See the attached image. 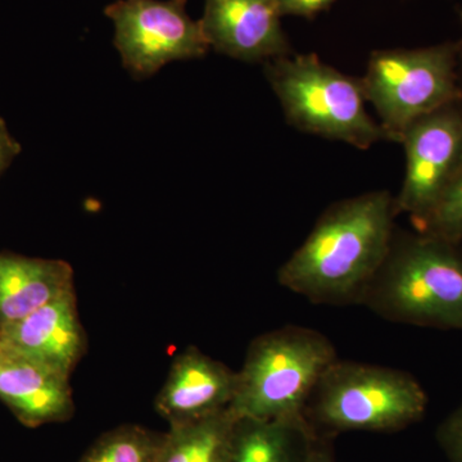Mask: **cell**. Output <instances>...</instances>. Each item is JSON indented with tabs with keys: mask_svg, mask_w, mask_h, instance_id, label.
<instances>
[{
	"mask_svg": "<svg viewBox=\"0 0 462 462\" xmlns=\"http://www.w3.org/2000/svg\"><path fill=\"white\" fill-rule=\"evenodd\" d=\"M282 17H300L311 20L328 11L337 0H278Z\"/></svg>",
	"mask_w": 462,
	"mask_h": 462,
	"instance_id": "obj_19",
	"label": "cell"
},
{
	"mask_svg": "<svg viewBox=\"0 0 462 462\" xmlns=\"http://www.w3.org/2000/svg\"><path fill=\"white\" fill-rule=\"evenodd\" d=\"M312 434L309 421L238 419L229 462H302Z\"/></svg>",
	"mask_w": 462,
	"mask_h": 462,
	"instance_id": "obj_14",
	"label": "cell"
},
{
	"mask_svg": "<svg viewBox=\"0 0 462 462\" xmlns=\"http://www.w3.org/2000/svg\"><path fill=\"white\" fill-rule=\"evenodd\" d=\"M163 437L138 425H125L100 437L79 462H157Z\"/></svg>",
	"mask_w": 462,
	"mask_h": 462,
	"instance_id": "obj_16",
	"label": "cell"
},
{
	"mask_svg": "<svg viewBox=\"0 0 462 462\" xmlns=\"http://www.w3.org/2000/svg\"><path fill=\"white\" fill-rule=\"evenodd\" d=\"M361 305L398 324L462 331L461 243L396 229Z\"/></svg>",
	"mask_w": 462,
	"mask_h": 462,
	"instance_id": "obj_2",
	"label": "cell"
},
{
	"mask_svg": "<svg viewBox=\"0 0 462 462\" xmlns=\"http://www.w3.org/2000/svg\"><path fill=\"white\" fill-rule=\"evenodd\" d=\"M105 14L114 23L123 65L134 78H149L167 63L199 60L211 50L199 20L188 14L187 0H117Z\"/></svg>",
	"mask_w": 462,
	"mask_h": 462,
	"instance_id": "obj_7",
	"label": "cell"
},
{
	"mask_svg": "<svg viewBox=\"0 0 462 462\" xmlns=\"http://www.w3.org/2000/svg\"><path fill=\"white\" fill-rule=\"evenodd\" d=\"M460 50L458 39L430 47L378 50L370 54L361 84L389 142L400 144L413 121L461 99Z\"/></svg>",
	"mask_w": 462,
	"mask_h": 462,
	"instance_id": "obj_6",
	"label": "cell"
},
{
	"mask_svg": "<svg viewBox=\"0 0 462 462\" xmlns=\"http://www.w3.org/2000/svg\"><path fill=\"white\" fill-rule=\"evenodd\" d=\"M238 419L225 410L170 427L157 462H229Z\"/></svg>",
	"mask_w": 462,
	"mask_h": 462,
	"instance_id": "obj_15",
	"label": "cell"
},
{
	"mask_svg": "<svg viewBox=\"0 0 462 462\" xmlns=\"http://www.w3.org/2000/svg\"><path fill=\"white\" fill-rule=\"evenodd\" d=\"M238 385V372L209 357L196 346L173 358L154 407L170 427L230 409Z\"/></svg>",
	"mask_w": 462,
	"mask_h": 462,
	"instance_id": "obj_10",
	"label": "cell"
},
{
	"mask_svg": "<svg viewBox=\"0 0 462 462\" xmlns=\"http://www.w3.org/2000/svg\"><path fill=\"white\" fill-rule=\"evenodd\" d=\"M460 58H458V83H460L461 102H462V36H461Z\"/></svg>",
	"mask_w": 462,
	"mask_h": 462,
	"instance_id": "obj_22",
	"label": "cell"
},
{
	"mask_svg": "<svg viewBox=\"0 0 462 462\" xmlns=\"http://www.w3.org/2000/svg\"><path fill=\"white\" fill-rule=\"evenodd\" d=\"M74 291V270L66 261L0 252V328Z\"/></svg>",
	"mask_w": 462,
	"mask_h": 462,
	"instance_id": "obj_13",
	"label": "cell"
},
{
	"mask_svg": "<svg viewBox=\"0 0 462 462\" xmlns=\"http://www.w3.org/2000/svg\"><path fill=\"white\" fill-rule=\"evenodd\" d=\"M0 345L71 378L87 349L75 291L0 328Z\"/></svg>",
	"mask_w": 462,
	"mask_h": 462,
	"instance_id": "obj_11",
	"label": "cell"
},
{
	"mask_svg": "<svg viewBox=\"0 0 462 462\" xmlns=\"http://www.w3.org/2000/svg\"><path fill=\"white\" fill-rule=\"evenodd\" d=\"M264 76L294 129L369 149L389 142L366 108L363 84L316 54L291 53L263 63Z\"/></svg>",
	"mask_w": 462,
	"mask_h": 462,
	"instance_id": "obj_4",
	"label": "cell"
},
{
	"mask_svg": "<svg viewBox=\"0 0 462 462\" xmlns=\"http://www.w3.org/2000/svg\"><path fill=\"white\" fill-rule=\"evenodd\" d=\"M406 170L396 196L398 215L413 227L424 223L462 166V102L449 103L413 121L401 138Z\"/></svg>",
	"mask_w": 462,
	"mask_h": 462,
	"instance_id": "obj_8",
	"label": "cell"
},
{
	"mask_svg": "<svg viewBox=\"0 0 462 462\" xmlns=\"http://www.w3.org/2000/svg\"><path fill=\"white\" fill-rule=\"evenodd\" d=\"M428 396L411 374L337 358L316 385L307 418L334 431H392L421 420Z\"/></svg>",
	"mask_w": 462,
	"mask_h": 462,
	"instance_id": "obj_5",
	"label": "cell"
},
{
	"mask_svg": "<svg viewBox=\"0 0 462 462\" xmlns=\"http://www.w3.org/2000/svg\"><path fill=\"white\" fill-rule=\"evenodd\" d=\"M282 18L278 0H205L199 23L211 50L266 63L293 53Z\"/></svg>",
	"mask_w": 462,
	"mask_h": 462,
	"instance_id": "obj_9",
	"label": "cell"
},
{
	"mask_svg": "<svg viewBox=\"0 0 462 462\" xmlns=\"http://www.w3.org/2000/svg\"><path fill=\"white\" fill-rule=\"evenodd\" d=\"M20 153V143L9 132L5 121L0 117V178Z\"/></svg>",
	"mask_w": 462,
	"mask_h": 462,
	"instance_id": "obj_20",
	"label": "cell"
},
{
	"mask_svg": "<svg viewBox=\"0 0 462 462\" xmlns=\"http://www.w3.org/2000/svg\"><path fill=\"white\" fill-rule=\"evenodd\" d=\"M413 229L462 245V166L424 223Z\"/></svg>",
	"mask_w": 462,
	"mask_h": 462,
	"instance_id": "obj_17",
	"label": "cell"
},
{
	"mask_svg": "<svg viewBox=\"0 0 462 462\" xmlns=\"http://www.w3.org/2000/svg\"><path fill=\"white\" fill-rule=\"evenodd\" d=\"M396 197L369 191L333 203L282 264V287L315 305H361L396 231Z\"/></svg>",
	"mask_w": 462,
	"mask_h": 462,
	"instance_id": "obj_1",
	"label": "cell"
},
{
	"mask_svg": "<svg viewBox=\"0 0 462 462\" xmlns=\"http://www.w3.org/2000/svg\"><path fill=\"white\" fill-rule=\"evenodd\" d=\"M302 462H334L329 449L319 443L318 438L312 434L307 445L305 457Z\"/></svg>",
	"mask_w": 462,
	"mask_h": 462,
	"instance_id": "obj_21",
	"label": "cell"
},
{
	"mask_svg": "<svg viewBox=\"0 0 462 462\" xmlns=\"http://www.w3.org/2000/svg\"><path fill=\"white\" fill-rule=\"evenodd\" d=\"M337 358L320 331L297 325L267 331L248 346L230 411L236 419L307 421L310 398Z\"/></svg>",
	"mask_w": 462,
	"mask_h": 462,
	"instance_id": "obj_3",
	"label": "cell"
},
{
	"mask_svg": "<svg viewBox=\"0 0 462 462\" xmlns=\"http://www.w3.org/2000/svg\"><path fill=\"white\" fill-rule=\"evenodd\" d=\"M0 401L27 428L69 420L75 411L69 378L3 345Z\"/></svg>",
	"mask_w": 462,
	"mask_h": 462,
	"instance_id": "obj_12",
	"label": "cell"
},
{
	"mask_svg": "<svg viewBox=\"0 0 462 462\" xmlns=\"http://www.w3.org/2000/svg\"><path fill=\"white\" fill-rule=\"evenodd\" d=\"M438 440L449 462H462V403L440 424Z\"/></svg>",
	"mask_w": 462,
	"mask_h": 462,
	"instance_id": "obj_18",
	"label": "cell"
}]
</instances>
